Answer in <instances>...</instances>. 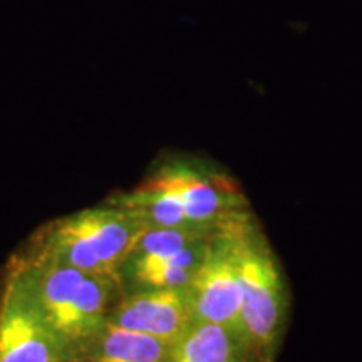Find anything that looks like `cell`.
<instances>
[{
  "instance_id": "obj_1",
  "label": "cell",
  "mask_w": 362,
  "mask_h": 362,
  "mask_svg": "<svg viewBox=\"0 0 362 362\" xmlns=\"http://www.w3.org/2000/svg\"><path fill=\"white\" fill-rule=\"evenodd\" d=\"M146 226L119 206L104 205L52 221L40 230L27 260L117 279Z\"/></svg>"
},
{
  "instance_id": "obj_2",
  "label": "cell",
  "mask_w": 362,
  "mask_h": 362,
  "mask_svg": "<svg viewBox=\"0 0 362 362\" xmlns=\"http://www.w3.org/2000/svg\"><path fill=\"white\" fill-rule=\"evenodd\" d=\"M237 274L242 317L250 352L269 356L279 339L284 314V284L270 248L248 220L237 235Z\"/></svg>"
},
{
  "instance_id": "obj_3",
  "label": "cell",
  "mask_w": 362,
  "mask_h": 362,
  "mask_svg": "<svg viewBox=\"0 0 362 362\" xmlns=\"http://www.w3.org/2000/svg\"><path fill=\"white\" fill-rule=\"evenodd\" d=\"M245 220L242 211L220 225L187 288L194 320L223 325L248 346L237 274V235Z\"/></svg>"
},
{
  "instance_id": "obj_4",
  "label": "cell",
  "mask_w": 362,
  "mask_h": 362,
  "mask_svg": "<svg viewBox=\"0 0 362 362\" xmlns=\"http://www.w3.org/2000/svg\"><path fill=\"white\" fill-rule=\"evenodd\" d=\"M72 356L12 269L0 296V362H66Z\"/></svg>"
},
{
  "instance_id": "obj_5",
  "label": "cell",
  "mask_w": 362,
  "mask_h": 362,
  "mask_svg": "<svg viewBox=\"0 0 362 362\" xmlns=\"http://www.w3.org/2000/svg\"><path fill=\"white\" fill-rule=\"evenodd\" d=\"M146 183L173 198L197 225H218L245 208V198L232 181L202 165L166 163Z\"/></svg>"
},
{
  "instance_id": "obj_6",
  "label": "cell",
  "mask_w": 362,
  "mask_h": 362,
  "mask_svg": "<svg viewBox=\"0 0 362 362\" xmlns=\"http://www.w3.org/2000/svg\"><path fill=\"white\" fill-rule=\"evenodd\" d=\"M106 322L148 334L171 346L194 322L188 288L171 287L131 292L124 300L111 307Z\"/></svg>"
},
{
  "instance_id": "obj_7",
  "label": "cell",
  "mask_w": 362,
  "mask_h": 362,
  "mask_svg": "<svg viewBox=\"0 0 362 362\" xmlns=\"http://www.w3.org/2000/svg\"><path fill=\"white\" fill-rule=\"evenodd\" d=\"M117 279L88 274L64 309L51 322L59 337L72 354L84 351L106 324L115 297Z\"/></svg>"
},
{
  "instance_id": "obj_8",
  "label": "cell",
  "mask_w": 362,
  "mask_h": 362,
  "mask_svg": "<svg viewBox=\"0 0 362 362\" xmlns=\"http://www.w3.org/2000/svg\"><path fill=\"white\" fill-rule=\"evenodd\" d=\"M214 237L176 252L129 255L117 272V282L124 285L129 293L151 288L187 287L205 259Z\"/></svg>"
},
{
  "instance_id": "obj_9",
  "label": "cell",
  "mask_w": 362,
  "mask_h": 362,
  "mask_svg": "<svg viewBox=\"0 0 362 362\" xmlns=\"http://www.w3.org/2000/svg\"><path fill=\"white\" fill-rule=\"evenodd\" d=\"M248 346L223 325L194 320L171 344L165 362H247Z\"/></svg>"
},
{
  "instance_id": "obj_10",
  "label": "cell",
  "mask_w": 362,
  "mask_h": 362,
  "mask_svg": "<svg viewBox=\"0 0 362 362\" xmlns=\"http://www.w3.org/2000/svg\"><path fill=\"white\" fill-rule=\"evenodd\" d=\"M168 349L160 339L106 322L84 351L90 362H165Z\"/></svg>"
}]
</instances>
